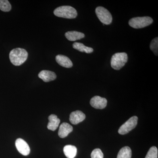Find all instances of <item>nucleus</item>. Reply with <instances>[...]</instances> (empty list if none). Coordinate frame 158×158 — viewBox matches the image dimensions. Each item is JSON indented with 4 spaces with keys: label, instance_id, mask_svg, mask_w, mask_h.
Instances as JSON below:
<instances>
[{
    "label": "nucleus",
    "instance_id": "f257e3e1",
    "mask_svg": "<svg viewBox=\"0 0 158 158\" xmlns=\"http://www.w3.org/2000/svg\"><path fill=\"white\" fill-rule=\"evenodd\" d=\"M28 56V52L24 49L16 48L10 52L9 59L12 64L15 66H19L25 62Z\"/></svg>",
    "mask_w": 158,
    "mask_h": 158
},
{
    "label": "nucleus",
    "instance_id": "f03ea898",
    "mask_svg": "<svg viewBox=\"0 0 158 158\" xmlns=\"http://www.w3.org/2000/svg\"><path fill=\"white\" fill-rule=\"evenodd\" d=\"M54 14L57 17L73 19L77 17V12L73 7L70 6H62L56 8Z\"/></svg>",
    "mask_w": 158,
    "mask_h": 158
},
{
    "label": "nucleus",
    "instance_id": "7ed1b4c3",
    "mask_svg": "<svg viewBox=\"0 0 158 158\" xmlns=\"http://www.w3.org/2000/svg\"><path fill=\"white\" fill-rule=\"evenodd\" d=\"M127 60V55L126 53H117L114 54L111 58V67L115 70H119L124 66Z\"/></svg>",
    "mask_w": 158,
    "mask_h": 158
},
{
    "label": "nucleus",
    "instance_id": "20e7f679",
    "mask_svg": "<svg viewBox=\"0 0 158 158\" xmlns=\"http://www.w3.org/2000/svg\"><path fill=\"white\" fill-rule=\"evenodd\" d=\"M153 19L149 16L133 18L130 20L129 24L135 29H140L145 27L151 24Z\"/></svg>",
    "mask_w": 158,
    "mask_h": 158
},
{
    "label": "nucleus",
    "instance_id": "39448f33",
    "mask_svg": "<svg viewBox=\"0 0 158 158\" xmlns=\"http://www.w3.org/2000/svg\"><path fill=\"white\" fill-rule=\"evenodd\" d=\"M95 13L99 20L103 24L109 25L112 23L113 18L107 9L99 6L95 9Z\"/></svg>",
    "mask_w": 158,
    "mask_h": 158
},
{
    "label": "nucleus",
    "instance_id": "423d86ee",
    "mask_svg": "<svg viewBox=\"0 0 158 158\" xmlns=\"http://www.w3.org/2000/svg\"><path fill=\"white\" fill-rule=\"evenodd\" d=\"M138 120L137 116H134L131 117L120 127L118 130V133L121 135L127 134L136 127L138 123Z\"/></svg>",
    "mask_w": 158,
    "mask_h": 158
},
{
    "label": "nucleus",
    "instance_id": "0eeeda50",
    "mask_svg": "<svg viewBox=\"0 0 158 158\" xmlns=\"http://www.w3.org/2000/svg\"><path fill=\"white\" fill-rule=\"evenodd\" d=\"M15 144L16 148L20 153L25 156H28L30 154V148L24 140L21 138H18Z\"/></svg>",
    "mask_w": 158,
    "mask_h": 158
},
{
    "label": "nucleus",
    "instance_id": "6e6552de",
    "mask_svg": "<svg viewBox=\"0 0 158 158\" xmlns=\"http://www.w3.org/2000/svg\"><path fill=\"white\" fill-rule=\"evenodd\" d=\"M107 100L106 99L98 96L93 97L90 101L91 106L97 109H104L107 106Z\"/></svg>",
    "mask_w": 158,
    "mask_h": 158
},
{
    "label": "nucleus",
    "instance_id": "1a4fd4ad",
    "mask_svg": "<svg viewBox=\"0 0 158 158\" xmlns=\"http://www.w3.org/2000/svg\"><path fill=\"white\" fill-rule=\"evenodd\" d=\"M86 118V116L81 111H74L71 113L69 116V120L73 124L77 125L84 121Z\"/></svg>",
    "mask_w": 158,
    "mask_h": 158
},
{
    "label": "nucleus",
    "instance_id": "9d476101",
    "mask_svg": "<svg viewBox=\"0 0 158 158\" xmlns=\"http://www.w3.org/2000/svg\"><path fill=\"white\" fill-rule=\"evenodd\" d=\"M73 131V127L67 123H63L59 127L58 135L61 138H65Z\"/></svg>",
    "mask_w": 158,
    "mask_h": 158
},
{
    "label": "nucleus",
    "instance_id": "9b49d317",
    "mask_svg": "<svg viewBox=\"0 0 158 158\" xmlns=\"http://www.w3.org/2000/svg\"><path fill=\"white\" fill-rule=\"evenodd\" d=\"M38 77L44 81L48 82L54 81L56 78V75L51 71L42 70L39 73Z\"/></svg>",
    "mask_w": 158,
    "mask_h": 158
},
{
    "label": "nucleus",
    "instance_id": "f8f14e48",
    "mask_svg": "<svg viewBox=\"0 0 158 158\" xmlns=\"http://www.w3.org/2000/svg\"><path fill=\"white\" fill-rule=\"evenodd\" d=\"M56 59L57 63L62 67L70 68L73 65L70 59L66 56L59 55L56 56Z\"/></svg>",
    "mask_w": 158,
    "mask_h": 158
},
{
    "label": "nucleus",
    "instance_id": "ddd939ff",
    "mask_svg": "<svg viewBox=\"0 0 158 158\" xmlns=\"http://www.w3.org/2000/svg\"><path fill=\"white\" fill-rule=\"evenodd\" d=\"M48 123L47 127L48 130L55 131L57 129L60 123V120L56 115L52 114L48 117Z\"/></svg>",
    "mask_w": 158,
    "mask_h": 158
},
{
    "label": "nucleus",
    "instance_id": "4468645a",
    "mask_svg": "<svg viewBox=\"0 0 158 158\" xmlns=\"http://www.w3.org/2000/svg\"><path fill=\"white\" fill-rule=\"evenodd\" d=\"M65 37L69 41H76L84 38L85 34L81 32L76 31H68L65 33Z\"/></svg>",
    "mask_w": 158,
    "mask_h": 158
},
{
    "label": "nucleus",
    "instance_id": "2eb2a0df",
    "mask_svg": "<svg viewBox=\"0 0 158 158\" xmlns=\"http://www.w3.org/2000/svg\"><path fill=\"white\" fill-rule=\"evenodd\" d=\"M63 152L67 158H74L77 155V148L73 145H65L63 148Z\"/></svg>",
    "mask_w": 158,
    "mask_h": 158
},
{
    "label": "nucleus",
    "instance_id": "dca6fc26",
    "mask_svg": "<svg viewBox=\"0 0 158 158\" xmlns=\"http://www.w3.org/2000/svg\"><path fill=\"white\" fill-rule=\"evenodd\" d=\"M73 48L79 51V52H82L91 53L93 52L94 51L93 48L85 46L83 44L81 43H74L73 44Z\"/></svg>",
    "mask_w": 158,
    "mask_h": 158
},
{
    "label": "nucleus",
    "instance_id": "f3484780",
    "mask_svg": "<svg viewBox=\"0 0 158 158\" xmlns=\"http://www.w3.org/2000/svg\"><path fill=\"white\" fill-rule=\"evenodd\" d=\"M132 156L131 150L130 147L125 146L119 151L117 158H131Z\"/></svg>",
    "mask_w": 158,
    "mask_h": 158
},
{
    "label": "nucleus",
    "instance_id": "a211bd4d",
    "mask_svg": "<svg viewBox=\"0 0 158 158\" xmlns=\"http://www.w3.org/2000/svg\"><path fill=\"white\" fill-rule=\"evenodd\" d=\"M11 6L7 0H0V9L5 12H8L11 10Z\"/></svg>",
    "mask_w": 158,
    "mask_h": 158
},
{
    "label": "nucleus",
    "instance_id": "6ab92c4d",
    "mask_svg": "<svg viewBox=\"0 0 158 158\" xmlns=\"http://www.w3.org/2000/svg\"><path fill=\"white\" fill-rule=\"evenodd\" d=\"M150 48L152 51L156 56H158V38L156 37L152 40L150 45Z\"/></svg>",
    "mask_w": 158,
    "mask_h": 158
},
{
    "label": "nucleus",
    "instance_id": "aec40b11",
    "mask_svg": "<svg viewBox=\"0 0 158 158\" xmlns=\"http://www.w3.org/2000/svg\"><path fill=\"white\" fill-rule=\"evenodd\" d=\"M145 158H158V149L155 146L150 148Z\"/></svg>",
    "mask_w": 158,
    "mask_h": 158
},
{
    "label": "nucleus",
    "instance_id": "412c9836",
    "mask_svg": "<svg viewBox=\"0 0 158 158\" xmlns=\"http://www.w3.org/2000/svg\"><path fill=\"white\" fill-rule=\"evenodd\" d=\"M104 155L99 148H96L91 153V158H103Z\"/></svg>",
    "mask_w": 158,
    "mask_h": 158
}]
</instances>
